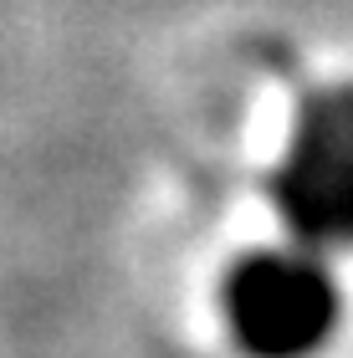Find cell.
<instances>
[{
  "label": "cell",
  "instance_id": "7a4b0ae2",
  "mask_svg": "<svg viewBox=\"0 0 353 358\" xmlns=\"http://www.w3.org/2000/svg\"><path fill=\"white\" fill-rule=\"evenodd\" d=\"M271 194L302 246H353V83L308 97Z\"/></svg>",
  "mask_w": 353,
  "mask_h": 358
},
{
  "label": "cell",
  "instance_id": "6da1fadb",
  "mask_svg": "<svg viewBox=\"0 0 353 358\" xmlns=\"http://www.w3.org/2000/svg\"><path fill=\"white\" fill-rule=\"evenodd\" d=\"M343 313L338 282L312 246L246 256L226 282V322L251 358H312Z\"/></svg>",
  "mask_w": 353,
  "mask_h": 358
}]
</instances>
